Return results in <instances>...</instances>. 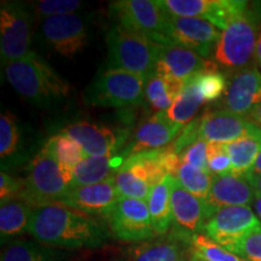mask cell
<instances>
[{
	"mask_svg": "<svg viewBox=\"0 0 261 261\" xmlns=\"http://www.w3.org/2000/svg\"><path fill=\"white\" fill-rule=\"evenodd\" d=\"M28 233L39 243L61 249L102 247L112 234L100 220L62 202L34 208Z\"/></svg>",
	"mask_w": 261,
	"mask_h": 261,
	"instance_id": "cell-1",
	"label": "cell"
},
{
	"mask_svg": "<svg viewBox=\"0 0 261 261\" xmlns=\"http://www.w3.org/2000/svg\"><path fill=\"white\" fill-rule=\"evenodd\" d=\"M5 76L19 96L44 109L60 106L71 91L68 81L35 51L22 60L6 64Z\"/></svg>",
	"mask_w": 261,
	"mask_h": 261,
	"instance_id": "cell-2",
	"label": "cell"
},
{
	"mask_svg": "<svg viewBox=\"0 0 261 261\" xmlns=\"http://www.w3.org/2000/svg\"><path fill=\"white\" fill-rule=\"evenodd\" d=\"M261 27V3L248 5L221 32L214 51L217 64L236 69L249 63L255 52L257 33Z\"/></svg>",
	"mask_w": 261,
	"mask_h": 261,
	"instance_id": "cell-3",
	"label": "cell"
},
{
	"mask_svg": "<svg viewBox=\"0 0 261 261\" xmlns=\"http://www.w3.org/2000/svg\"><path fill=\"white\" fill-rule=\"evenodd\" d=\"M148 79L122 69L107 68L97 73L84 91L85 103L92 107L123 108L140 104Z\"/></svg>",
	"mask_w": 261,
	"mask_h": 261,
	"instance_id": "cell-4",
	"label": "cell"
},
{
	"mask_svg": "<svg viewBox=\"0 0 261 261\" xmlns=\"http://www.w3.org/2000/svg\"><path fill=\"white\" fill-rule=\"evenodd\" d=\"M108 68L122 69L150 79L155 74L156 42L121 25H113L106 35Z\"/></svg>",
	"mask_w": 261,
	"mask_h": 261,
	"instance_id": "cell-5",
	"label": "cell"
},
{
	"mask_svg": "<svg viewBox=\"0 0 261 261\" xmlns=\"http://www.w3.org/2000/svg\"><path fill=\"white\" fill-rule=\"evenodd\" d=\"M69 191L70 188L64 180L60 165L42 145L29 163L24 189L19 197L37 208L63 202Z\"/></svg>",
	"mask_w": 261,
	"mask_h": 261,
	"instance_id": "cell-6",
	"label": "cell"
},
{
	"mask_svg": "<svg viewBox=\"0 0 261 261\" xmlns=\"http://www.w3.org/2000/svg\"><path fill=\"white\" fill-rule=\"evenodd\" d=\"M110 15L119 25L150 39L156 44L168 45V14L158 0H120L109 6Z\"/></svg>",
	"mask_w": 261,
	"mask_h": 261,
	"instance_id": "cell-7",
	"label": "cell"
},
{
	"mask_svg": "<svg viewBox=\"0 0 261 261\" xmlns=\"http://www.w3.org/2000/svg\"><path fill=\"white\" fill-rule=\"evenodd\" d=\"M167 175L160 160V150L130 155L125 160L115 181L120 197L148 201L150 192Z\"/></svg>",
	"mask_w": 261,
	"mask_h": 261,
	"instance_id": "cell-8",
	"label": "cell"
},
{
	"mask_svg": "<svg viewBox=\"0 0 261 261\" xmlns=\"http://www.w3.org/2000/svg\"><path fill=\"white\" fill-rule=\"evenodd\" d=\"M33 14L27 3L3 2L0 6V58L3 67L31 54Z\"/></svg>",
	"mask_w": 261,
	"mask_h": 261,
	"instance_id": "cell-9",
	"label": "cell"
},
{
	"mask_svg": "<svg viewBox=\"0 0 261 261\" xmlns=\"http://www.w3.org/2000/svg\"><path fill=\"white\" fill-rule=\"evenodd\" d=\"M90 19L81 14L56 16L42 19L41 37L55 52L74 57L86 47L90 38Z\"/></svg>",
	"mask_w": 261,
	"mask_h": 261,
	"instance_id": "cell-10",
	"label": "cell"
},
{
	"mask_svg": "<svg viewBox=\"0 0 261 261\" xmlns=\"http://www.w3.org/2000/svg\"><path fill=\"white\" fill-rule=\"evenodd\" d=\"M106 219L113 236L122 242H142L156 236L145 201L120 197Z\"/></svg>",
	"mask_w": 261,
	"mask_h": 261,
	"instance_id": "cell-11",
	"label": "cell"
},
{
	"mask_svg": "<svg viewBox=\"0 0 261 261\" xmlns=\"http://www.w3.org/2000/svg\"><path fill=\"white\" fill-rule=\"evenodd\" d=\"M260 226L261 221L249 205H236L215 212L205 223L203 232L228 250Z\"/></svg>",
	"mask_w": 261,
	"mask_h": 261,
	"instance_id": "cell-12",
	"label": "cell"
},
{
	"mask_svg": "<svg viewBox=\"0 0 261 261\" xmlns=\"http://www.w3.org/2000/svg\"><path fill=\"white\" fill-rule=\"evenodd\" d=\"M169 16L202 18L224 31L227 24L248 8L242 0H158Z\"/></svg>",
	"mask_w": 261,
	"mask_h": 261,
	"instance_id": "cell-13",
	"label": "cell"
},
{
	"mask_svg": "<svg viewBox=\"0 0 261 261\" xmlns=\"http://www.w3.org/2000/svg\"><path fill=\"white\" fill-rule=\"evenodd\" d=\"M220 35V29L205 19L168 15V44L187 47L202 58L210 57L213 54Z\"/></svg>",
	"mask_w": 261,
	"mask_h": 261,
	"instance_id": "cell-14",
	"label": "cell"
},
{
	"mask_svg": "<svg viewBox=\"0 0 261 261\" xmlns=\"http://www.w3.org/2000/svg\"><path fill=\"white\" fill-rule=\"evenodd\" d=\"M62 133L79 143L86 156L116 155L128 139L127 130H115L110 127L89 121H76L65 125Z\"/></svg>",
	"mask_w": 261,
	"mask_h": 261,
	"instance_id": "cell-15",
	"label": "cell"
},
{
	"mask_svg": "<svg viewBox=\"0 0 261 261\" xmlns=\"http://www.w3.org/2000/svg\"><path fill=\"white\" fill-rule=\"evenodd\" d=\"M215 63L180 45H155V74L187 83Z\"/></svg>",
	"mask_w": 261,
	"mask_h": 261,
	"instance_id": "cell-16",
	"label": "cell"
},
{
	"mask_svg": "<svg viewBox=\"0 0 261 261\" xmlns=\"http://www.w3.org/2000/svg\"><path fill=\"white\" fill-rule=\"evenodd\" d=\"M191 236L174 230L168 236L151 238L129 247L126 250L127 261H192Z\"/></svg>",
	"mask_w": 261,
	"mask_h": 261,
	"instance_id": "cell-17",
	"label": "cell"
},
{
	"mask_svg": "<svg viewBox=\"0 0 261 261\" xmlns=\"http://www.w3.org/2000/svg\"><path fill=\"white\" fill-rule=\"evenodd\" d=\"M212 212L204 200L188 191L174 177L172 187V218L174 230L188 234L200 233Z\"/></svg>",
	"mask_w": 261,
	"mask_h": 261,
	"instance_id": "cell-18",
	"label": "cell"
},
{
	"mask_svg": "<svg viewBox=\"0 0 261 261\" xmlns=\"http://www.w3.org/2000/svg\"><path fill=\"white\" fill-rule=\"evenodd\" d=\"M119 198L115 181L110 179L99 184L70 189L62 203L91 217L107 218Z\"/></svg>",
	"mask_w": 261,
	"mask_h": 261,
	"instance_id": "cell-19",
	"label": "cell"
},
{
	"mask_svg": "<svg viewBox=\"0 0 261 261\" xmlns=\"http://www.w3.org/2000/svg\"><path fill=\"white\" fill-rule=\"evenodd\" d=\"M253 125L244 115L228 110L205 113L198 117V137L207 143L227 144L247 135Z\"/></svg>",
	"mask_w": 261,
	"mask_h": 261,
	"instance_id": "cell-20",
	"label": "cell"
},
{
	"mask_svg": "<svg viewBox=\"0 0 261 261\" xmlns=\"http://www.w3.org/2000/svg\"><path fill=\"white\" fill-rule=\"evenodd\" d=\"M182 126L169 120L166 113H155L137 129L135 139L123 151L126 158L166 148L181 132Z\"/></svg>",
	"mask_w": 261,
	"mask_h": 261,
	"instance_id": "cell-21",
	"label": "cell"
},
{
	"mask_svg": "<svg viewBox=\"0 0 261 261\" xmlns=\"http://www.w3.org/2000/svg\"><path fill=\"white\" fill-rule=\"evenodd\" d=\"M255 189L244 175H217L205 198L212 214L224 207L249 205L253 203Z\"/></svg>",
	"mask_w": 261,
	"mask_h": 261,
	"instance_id": "cell-22",
	"label": "cell"
},
{
	"mask_svg": "<svg viewBox=\"0 0 261 261\" xmlns=\"http://www.w3.org/2000/svg\"><path fill=\"white\" fill-rule=\"evenodd\" d=\"M261 104V73L256 68H247L238 71L228 83L225 92L224 106L234 114L252 113Z\"/></svg>",
	"mask_w": 261,
	"mask_h": 261,
	"instance_id": "cell-23",
	"label": "cell"
},
{
	"mask_svg": "<svg viewBox=\"0 0 261 261\" xmlns=\"http://www.w3.org/2000/svg\"><path fill=\"white\" fill-rule=\"evenodd\" d=\"M126 159L123 152L98 158L86 156L74 169L70 189L99 184L114 179Z\"/></svg>",
	"mask_w": 261,
	"mask_h": 261,
	"instance_id": "cell-24",
	"label": "cell"
},
{
	"mask_svg": "<svg viewBox=\"0 0 261 261\" xmlns=\"http://www.w3.org/2000/svg\"><path fill=\"white\" fill-rule=\"evenodd\" d=\"M33 212L34 207L19 196L0 202V236L3 246L28 232Z\"/></svg>",
	"mask_w": 261,
	"mask_h": 261,
	"instance_id": "cell-25",
	"label": "cell"
},
{
	"mask_svg": "<svg viewBox=\"0 0 261 261\" xmlns=\"http://www.w3.org/2000/svg\"><path fill=\"white\" fill-rule=\"evenodd\" d=\"M232 163V174L244 175L261 152V127L254 123L247 135L224 144Z\"/></svg>",
	"mask_w": 261,
	"mask_h": 261,
	"instance_id": "cell-26",
	"label": "cell"
},
{
	"mask_svg": "<svg viewBox=\"0 0 261 261\" xmlns=\"http://www.w3.org/2000/svg\"><path fill=\"white\" fill-rule=\"evenodd\" d=\"M174 177L167 174L150 192L148 201L150 217L156 234H166L173 224L172 187Z\"/></svg>",
	"mask_w": 261,
	"mask_h": 261,
	"instance_id": "cell-27",
	"label": "cell"
},
{
	"mask_svg": "<svg viewBox=\"0 0 261 261\" xmlns=\"http://www.w3.org/2000/svg\"><path fill=\"white\" fill-rule=\"evenodd\" d=\"M44 146L58 162L61 171L63 173L64 180L70 188L75 167L79 165L81 160L86 158L83 148L79 143H76L69 136L62 132L51 136L44 143Z\"/></svg>",
	"mask_w": 261,
	"mask_h": 261,
	"instance_id": "cell-28",
	"label": "cell"
},
{
	"mask_svg": "<svg viewBox=\"0 0 261 261\" xmlns=\"http://www.w3.org/2000/svg\"><path fill=\"white\" fill-rule=\"evenodd\" d=\"M65 254L29 240L11 241L3 246L0 261H65Z\"/></svg>",
	"mask_w": 261,
	"mask_h": 261,
	"instance_id": "cell-29",
	"label": "cell"
},
{
	"mask_svg": "<svg viewBox=\"0 0 261 261\" xmlns=\"http://www.w3.org/2000/svg\"><path fill=\"white\" fill-rule=\"evenodd\" d=\"M184 81L154 74L146 81L145 99L156 113H166L185 86Z\"/></svg>",
	"mask_w": 261,
	"mask_h": 261,
	"instance_id": "cell-30",
	"label": "cell"
},
{
	"mask_svg": "<svg viewBox=\"0 0 261 261\" xmlns=\"http://www.w3.org/2000/svg\"><path fill=\"white\" fill-rule=\"evenodd\" d=\"M198 75V74H197ZM197 75L187 81L180 94L166 112V115L173 122L184 126L190 123L192 117L198 112L204 99L202 97L197 83Z\"/></svg>",
	"mask_w": 261,
	"mask_h": 261,
	"instance_id": "cell-31",
	"label": "cell"
},
{
	"mask_svg": "<svg viewBox=\"0 0 261 261\" xmlns=\"http://www.w3.org/2000/svg\"><path fill=\"white\" fill-rule=\"evenodd\" d=\"M192 261H247L202 233L191 236Z\"/></svg>",
	"mask_w": 261,
	"mask_h": 261,
	"instance_id": "cell-32",
	"label": "cell"
},
{
	"mask_svg": "<svg viewBox=\"0 0 261 261\" xmlns=\"http://www.w3.org/2000/svg\"><path fill=\"white\" fill-rule=\"evenodd\" d=\"M175 178L192 195L205 200L210 194L214 177L208 171H203V169L194 167V166L181 161Z\"/></svg>",
	"mask_w": 261,
	"mask_h": 261,
	"instance_id": "cell-33",
	"label": "cell"
},
{
	"mask_svg": "<svg viewBox=\"0 0 261 261\" xmlns=\"http://www.w3.org/2000/svg\"><path fill=\"white\" fill-rule=\"evenodd\" d=\"M21 143V130H19L17 117L9 110L2 113L0 116V155L3 162L5 159L12 158L18 151Z\"/></svg>",
	"mask_w": 261,
	"mask_h": 261,
	"instance_id": "cell-34",
	"label": "cell"
},
{
	"mask_svg": "<svg viewBox=\"0 0 261 261\" xmlns=\"http://www.w3.org/2000/svg\"><path fill=\"white\" fill-rule=\"evenodd\" d=\"M33 16L45 19L56 16L76 14L84 6L80 0H40V2L27 3Z\"/></svg>",
	"mask_w": 261,
	"mask_h": 261,
	"instance_id": "cell-35",
	"label": "cell"
},
{
	"mask_svg": "<svg viewBox=\"0 0 261 261\" xmlns=\"http://www.w3.org/2000/svg\"><path fill=\"white\" fill-rule=\"evenodd\" d=\"M197 83L200 87L201 94L204 102H214L226 92V79L223 74L218 70V65L215 63L213 67L202 71L197 75Z\"/></svg>",
	"mask_w": 261,
	"mask_h": 261,
	"instance_id": "cell-36",
	"label": "cell"
},
{
	"mask_svg": "<svg viewBox=\"0 0 261 261\" xmlns=\"http://www.w3.org/2000/svg\"><path fill=\"white\" fill-rule=\"evenodd\" d=\"M207 169L213 177L232 174V163L224 148V144L208 143Z\"/></svg>",
	"mask_w": 261,
	"mask_h": 261,
	"instance_id": "cell-37",
	"label": "cell"
},
{
	"mask_svg": "<svg viewBox=\"0 0 261 261\" xmlns=\"http://www.w3.org/2000/svg\"><path fill=\"white\" fill-rule=\"evenodd\" d=\"M228 252L247 261H261V226L231 247Z\"/></svg>",
	"mask_w": 261,
	"mask_h": 261,
	"instance_id": "cell-38",
	"label": "cell"
},
{
	"mask_svg": "<svg viewBox=\"0 0 261 261\" xmlns=\"http://www.w3.org/2000/svg\"><path fill=\"white\" fill-rule=\"evenodd\" d=\"M207 151H208V143L203 139H197L191 145H189L184 152L180 155L181 161L189 165L194 166L203 171L207 169Z\"/></svg>",
	"mask_w": 261,
	"mask_h": 261,
	"instance_id": "cell-39",
	"label": "cell"
},
{
	"mask_svg": "<svg viewBox=\"0 0 261 261\" xmlns=\"http://www.w3.org/2000/svg\"><path fill=\"white\" fill-rule=\"evenodd\" d=\"M24 189V180L14 178L2 171L0 173V202L21 196Z\"/></svg>",
	"mask_w": 261,
	"mask_h": 261,
	"instance_id": "cell-40",
	"label": "cell"
},
{
	"mask_svg": "<svg viewBox=\"0 0 261 261\" xmlns=\"http://www.w3.org/2000/svg\"><path fill=\"white\" fill-rule=\"evenodd\" d=\"M260 175H261V152H260V155L257 156L256 161L254 162L252 168H250L249 171L244 174V177H246L248 180L250 181V180H253V179L260 177Z\"/></svg>",
	"mask_w": 261,
	"mask_h": 261,
	"instance_id": "cell-41",
	"label": "cell"
},
{
	"mask_svg": "<svg viewBox=\"0 0 261 261\" xmlns=\"http://www.w3.org/2000/svg\"><path fill=\"white\" fill-rule=\"evenodd\" d=\"M253 208H254V213L256 214V217L259 218V220L261 221V192L256 190H255V195H254Z\"/></svg>",
	"mask_w": 261,
	"mask_h": 261,
	"instance_id": "cell-42",
	"label": "cell"
},
{
	"mask_svg": "<svg viewBox=\"0 0 261 261\" xmlns=\"http://www.w3.org/2000/svg\"><path fill=\"white\" fill-rule=\"evenodd\" d=\"M250 117H252L254 121H256V123L261 125V104H259L256 108H254L252 113H250Z\"/></svg>",
	"mask_w": 261,
	"mask_h": 261,
	"instance_id": "cell-43",
	"label": "cell"
},
{
	"mask_svg": "<svg viewBox=\"0 0 261 261\" xmlns=\"http://www.w3.org/2000/svg\"><path fill=\"white\" fill-rule=\"evenodd\" d=\"M254 58H255L256 63L261 67V34L259 39L256 41V46H255V52H254Z\"/></svg>",
	"mask_w": 261,
	"mask_h": 261,
	"instance_id": "cell-44",
	"label": "cell"
},
{
	"mask_svg": "<svg viewBox=\"0 0 261 261\" xmlns=\"http://www.w3.org/2000/svg\"><path fill=\"white\" fill-rule=\"evenodd\" d=\"M250 184L253 185V188L255 189L256 191L261 192V175L255 179H253V180H250Z\"/></svg>",
	"mask_w": 261,
	"mask_h": 261,
	"instance_id": "cell-45",
	"label": "cell"
}]
</instances>
